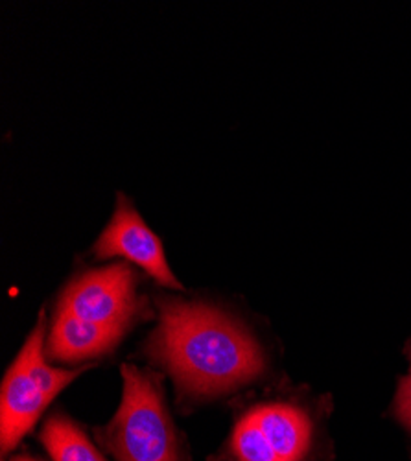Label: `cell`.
Returning <instances> with one entry per match:
<instances>
[{
  "mask_svg": "<svg viewBox=\"0 0 411 461\" xmlns=\"http://www.w3.org/2000/svg\"><path fill=\"white\" fill-rule=\"evenodd\" d=\"M146 355L168 371L181 402L210 401L255 382L266 369L260 343L242 321L201 301L163 295Z\"/></svg>",
  "mask_w": 411,
  "mask_h": 461,
  "instance_id": "1",
  "label": "cell"
},
{
  "mask_svg": "<svg viewBox=\"0 0 411 461\" xmlns=\"http://www.w3.org/2000/svg\"><path fill=\"white\" fill-rule=\"evenodd\" d=\"M124 395L98 443L117 461H186V448L165 402L161 376L131 364L122 366Z\"/></svg>",
  "mask_w": 411,
  "mask_h": 461,
  "instance_id": "2",
  "label": "cell"
},
{
  "mask_svg": "<svg viewBox=\"0 0 411 461\" xmlns=\"http://www.w3.org/2000/svg\"><path fill=\"white\" fill-rule=\"evenodd\" d=\"M45 312L6 371L0 392V443L3 459L21 443L56 395L89 367L56 369L45 360Z\"/></svg>",
  "mask_w": 411,
  "mask_h": 461,
  "instance_id": "3",
  "label": "cell"
},
{
  "mask_svg": "<svg viewBox=\"0 0 411 461\" xmlns=\"http://www.w3.org/2000/svg\"><path fill=\"white\" fill-rule=\"evenodd\" d=\"M314 420L307 408L286 401L249 406L229 439L209 461H312Z\"/></svg>",
  "mask_w": 411,
  "mask_h": 461,
  "instance_id": "4",
  "label": "cell"
},
{
  "mask_svg": "<svg viewBox=\"0 0 411 461\" xmlns=\"http://www.w3.org/2000/svg\"><path fill=\"white\" fill-rule=\"evenodd\" d=\"M58 311L128 330L146 312V303L137 295L135 272L119 262L74 277L59 299Z\"/></svg>",
  "mask_w": 411,
  "mask_h": 461,
  "instance_id": "5",
  "label": "cell"
},
{
  "mask_svg": "<svg viewBox=\"0 0 411 461\" xmlns=\"http://www.w3.org/2000/svg\"><path fill=\"white\" fill-rule=\"evenodd\" d=\"M94 255L100 258L126 257L140 266L159 285L174 290H183L165 257V249L157 235L138 216L131 202L119 194L113 218L94 244Z\"/></svg>",
  "mask_w": 411,
  "mask_h": 461,
  "instance_id": "6",
  "label": "cell"
},
{
  "mask_svg": "<svg viewBox=\"0 0 411 461\" xmlns=\"http://www.w3.org/2000/svg\"><path fill=\"white\" fill-rule=\"evenodd\" d=\"M124 329L85 321L63 311H56L45 345V357L61 364H80L113 351L124 336Z\"/></svg>",
  "mask_w": 411,
  "mask_h": 461,
  "instance_id": "7",
  "label": "cell"
},
{
  "mask_svg": "<svg viewBox=\"0 0 411 461\" xmlns=\"http://www.w3.org/2000/svg\"><path fill=\"white\" fill-rule=\"evenodd\" d=\"M40 441L52 461H105L85 432L63 413H54L47 419Z\"/></svg>",
  "mask_w": 411,
  "mask_h": 461,
  "instance_id": "8",
  "label": "cell"
},
{
  "mask_svg": "<svg viewBox=\"0 0 411 461\" xmlns=\"http://www.w3.org/2000/svg\"><path fill=\"white\" fill-rule=\"evenodd\" d=\"M393 411L400 425L411 432V373L398 382Z\"/></svg>",
  "mask_w": 411,
  "mask_h": 461,
  "instance_id": "9",
  "label": "cell"
},
{
  "mask_svg": "<svg viewBox=\"0 0 411 461\" xmlns=\"http://www.w3.org/2000/svg\"><path fill=\"white\" fill-rule=\"evenodd\" d=\"M12 461H37V459H35V457H31V456H28V454H21V456L13 457Z\"/></svg>",
  "mask_w": 411,
  "mask_h": 461,
  "instance_id": "10",
  "label": "cell"
},
{
  "mask_svg": "<svg viewBox=\"0 0 411 461\" xmlns=\"http://www.w3.org/2000/svg\"><path fill=\"white\" fill-rule=\"evenodd\" d=\"M409 367H411V349H409Z\"/></svg>",
  "mask_w": 411,
  "mask_h": 461,
  "instance_id": "11",
  "label": "cell"
}]
</instances>
